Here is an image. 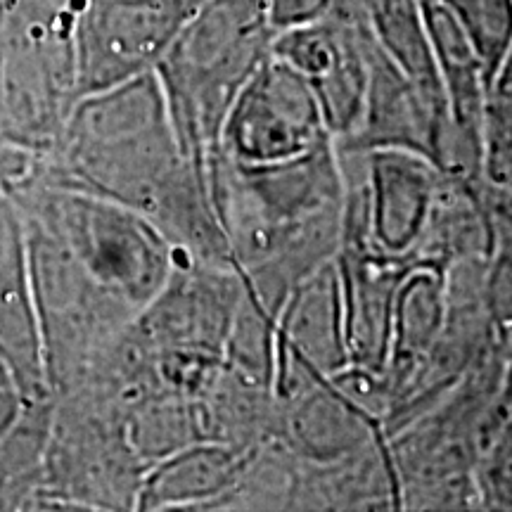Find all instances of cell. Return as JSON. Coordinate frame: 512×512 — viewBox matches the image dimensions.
Instances as JSON below:
<instances>
[{
  "mask_svg": "<svg viewBox=\"0 0 512 512\" xmlns=\"http://www.w3.org/2000/svg\"><path fill=\"white\" fill-rule=\"evenodd\" d=\"M458 22L482 62L489 86L512 46V0H437Z\"/></svg>",
  "mask_w": 512,
  "mask_h": 512,
  "instance_id": "16",
  "label": "cell"
},
{
  "mask_svg": "<svg viewBox=\"0 0 512 512\" xmlns=\"http://www.w3.org/2000/svg\"><path fill=\"white\" fill-rule=\"evenodd\" d=\"M50 396L41 510H136L147 467L128 439L126 415L91 389Z\"/></svg>",
  "mask_w": 512,
  "mask_h": 512,
  "instance_id": "6",
  "label": "cell"
},
{
  "mask_svg": "<svg viewBox=\"0 0 512 512\" xmlns=\"http://www.w3.org/2000/svg\"><path fill=\"white\" fill-rule=\"evenodd\" d=\"M498 408L512 406V344L503 349V363H501V382H498Z\"/></svg>",
  "mask_w": 512,
  "mask_h": 512,
  "instance_id": "22",
  "label": "cell"
},
{
  "mask_svg": "<svg viewBox=\"0 0 512 512\" xmlns=\"http://www.w3.org/2000/svg\"><path fill=\"white\" fill-rule=\"evenodd\" d=\"M496 79H512V46H510V50H508V55H505L501 69H498ZM496 79H494V81H496Z\"/></svg>",
  "mask_w": 512,
  "mask_h": 512,
  "instance_id": "23",
  "label": "cell"
},
{
  "mask_svg": "<svg viewBox=\"0 0 512 512\" xmlns=\"http://www.w3.org/2000/svg\"><path fill=\"white\" fill-rule=\"evenodd\" d=\"M5 190L27 235L43 368L53 394L86 373L155 302L178 252L136 211L34 171Z\"/></svg>",
  "mask_w": 512,
  "mask_h": 512,
  "instance_id": "1",
  "label": "cell"
},
{
  "mask_svg": "<svg viewBox=\"0 0 512 512\" xmlns=\"http://www.w3.org/2000/svg\"><path fill=\"white\" fill-rule=\"evenodd\" d=\"M83 0H0V136L31 157L57 143L79 93Z\"/></svg>",
  "mask_w": 512,
  "mask_h": 512,
  "instance_id": "5",
  "label": "cell"
},
{
  "mask_svg": "<svg viewBox=\"0 0 512 512\" xmlns=\"http://www.w3.org/2000/svg\"><path fill=\"white\" fill-rule=\"evenodd\" d=\"M34 162L36 157H31L27 152L8 145L3 140V136H0V185H3V188L8 183L17 181V178L27 176Z\"/></svg>",
  "mask_w": 512,
  "mask_h": 512,
  "instance_id": "21",
  "label": "cell"
},
{
  "mask_svg": "<svg viewBox=\"0 0 512 512\" xmlns=\"http://www.w3.org/2000/svg\"><path fill=\"white\" fill-rule=\"evenodd\" d=\"M446 306V271L411 264L396 292L392 337H389L387 366H384V382L392 396V406L437 344L446 320Z\"/></svg>",
  "mask_w": 512,
  "mask_h": 512,
  "instance_id": "13",
  "label": "cell"
},
{
  "mask_svg": "<svg viewBox=\"0 0 512 512\" xmlns=\"http://www.w3.org/2000/svg\"><path fill=\"white\" fill-rule=\"evenodd\" d=\"M0 361L10 368L24 401L50 394L43 368L27 235L19 209L0 185Z\"/></svg>",
  "mask_w": 512,
  "mask_h": 512,
  "instance_id": "11",
  "label": "cell"
},
{
  "mask_svg": "<svg viewBox=\"0 0 512 512\" xmlns=\"http://www.w3.org/2000/svg\"><path fill=\"white\" fill-rule=\"evenodd\" d=\"M207 0H83L76 27L79 93L155 72L188 19Z\"/></svg>",
  "mask_w": 512,
  "mask_h": 512,
  "instance_id": "8",
  "label": "cell"
},
{
  "mask_svg": "<svg viewBox=\"0 0 512 512\" xmlns=\"http://www.w3.org/2000/svg\"><path fill=\"white\" fill-rule=\"evenodd\" d=\"M207 185L242 290L278 320L290 292L335 259L342 240L347 183L335 140L259 166L235 164L214 150Z\"/></svg>",
  "mask_w": 512,
  "mask_h": 512,
  "instance_id": "3",
  "label": "cell"
},
{
  "mask_svg": "<svg viewBox=\"0 0 512 512\" xmlns=\"http://www.w3.org/2000/svg\"><path fill=\"white\" fill-rule=\"evenodd\" d=\"M337 150L354 164L370 245L384 256L413 264L444 181L441 169L406 147L344 150L337 145Z\"/></svg>",
  "mask_w": 512,
  "mask_h": 512,
  "instance_id": "10",
  "label": "cell"
},
{
  "mask_svg": "<svg viewBox=\"0 0 512 512\" xmlns=\"http://www.w3.org/2000/svg\"><path fill=\"white\" fill-rule=\"evenodd\" d=\"M273 36L264 0H207L155 67L178 140L204 169Z\"/></svg>",
  "mask_w": 512,
  "mask_h": 512,
  "instance_id": "4",
  "label": "cell"
},
{
  "mask_svg": "<svg viewBox=\"0 0 512 512\" xmlns=\"http://www.w3.org/2000/svg\"><path fill=\"white\" fill-rule=\"evenodd\" d=\"M479 510H512V406L486 420L475 465Z\"/></svg>",
  "mask_w": 512,
  "mask_h": 512,
  "instance_id": "17",
  "label": "cell"
},
{
  "mask_svg": "<svg viewBox=\"0 0 512 512\" xmlns=\"http://www.w3.org/2000/svg\"><path fill=\"white\" fill-rule=\"evenodd\" d=\"M422 15H425L434 69L444 91L448 117L460 136L484 155L482 117L489 79L482 62L444 5L437 0H422Z\"/></svg>",
  "mask_w": 512,
  "mask_h": 512,
  "instance_id": "14",
  "label": "cell"
},
{
  "mask_svg": "<svg viewBox=\"0 0 512 512\" xmlns=\"http://www.w3.org/2000/svg\"><path fill=\"white\" fill-rule=\"evenodd\" d=\"M335 140L304 76L268 55L238 93L219 147L235 164L287 162Z\"/></svg>",
  "mask_w": 512,
  "mask_h": 512,
  "instance_id": "7",
  "label": "cell"
},
{
  "mask_svg": "<svg viewBox=\"0 0 512 512\" xmlns=\"http://www.w3.org/2000/svg\"><path fill=\"white\" fill-rule=\"evenodd\" d=\"M271 55L304 76L335 143L354 136L368 91L363 19L330 12L318 22L275 31Z\"/></svg>",
  "mask_w": 512,
  "mask_h": 512,
  "instance_id": "9",
  "label": "cell"
},
{
  "mask_svg": "<svg viewBox=\"0 0 512 512\" xmlns=\"http://www.w3.org/2000/svg\"><path fill=\"white\" fill-rule=\"evenodd\" d=\"M254 446L197 441L147 467L136 510H214Z\"/></svg>",
  "mask_w": 512,
  "mask_h": 512,
  "instance_id": "12",
  "label": "cell"
},
{
  "mask_svg": "<svg viewBox=\"0 0 512 512\" xmlns=\"http://www.w3.org/2000/svg\"><path fill=\"white\" fill-rule=\"evenodd\" d=\"M22 406H24L22 389H19V384L15 380V375L10 373V368L0 361V437L10 430V425L17 420Z\"/></svg>",
  "mask_w": 512,
  "mask_h": 512,
  "instance_id": "20",
  "label": "cell"
},
{
  "mask_svg": "<svg viewBox=\"0 0 512 512\" xmlns=\"http://www.w3.org/2000/svg\"><path fill=\"white\" fill-rule=\"evenodd\" d=\"M50 418V394L24 401L17 420L0 437V510H41Z\"/></svg>",
  "mask_w": 512,
  "mask_h": 512,
  "instance_id": "15",
  "label": "cell"
},
{
  "mask_svg": "<svg viewBox=\"0 0 512 512\" xmlns=\"http://www.w3.org/2000/svg\"><path fill=\"white\" fill-rule=\"evenodd\" d=\"M31 171L136 211L183 259L235 271L209 200L207 169L183 150L155 72L81 95L57 143Z\"/></svg>",
  "mask_w": 512,
  "mask_h": 512,
  "instance_id": "2",
  "label": "cell"
},
{
  "mask_svg": "<svg viewBox=\"0 0 512 512\" xmlns=\"http://www.w3.org/2000/svg\"><path fill=\"white\" fill-rule=\"evenodd\" d=\"M482 145L484 162L512 157V79H496L486 91Z\"/></svg>",
  "mask_w": 512,
  "mask_h": 512,
  "instance_id": "18",
  "label": "cell"
},
{
  "mask_svg": "<svg viewBox=\"0 0 512 512\" xmlns=\"http://www.w3.org/2000/svg\"><path fill=\"white\" fill-rule=\"evenodd\" d=\"M335 0H264L268 22L275 31L302 27L328 17Z\"/></svg>",
  "mask_w": 512,
  "mask_h": 512,
  "instance_id": "19",
  "label": "cell"
}]
</instances>
